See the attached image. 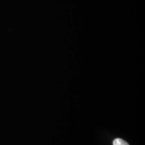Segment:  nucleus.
<instances>
[{"label":"nucleus","mask_w":145,"mask_h":145,"mask_svg":"<svg viewBox=\"0 0 145 145\" xmlns=\"http://www.w3.org/2000/svg\"><path fill=\"white\" fill-rule=\"evenodd\" d=\"M113 145H129V144L124 140L117 138L114 139L113 142Z\"/></svg>","instance_id":"1"}]
</instances>
